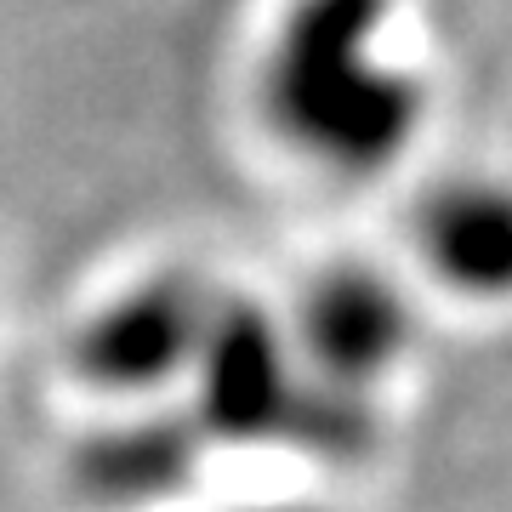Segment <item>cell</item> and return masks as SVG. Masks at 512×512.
Segmentation results:
<instances>
[{
  "label": "cell",
  "instance_id": "obj_3",
  "mask_svg": "<svg viewBox=\"0 0 512 512\" xmlns=\"http://www.w3.org/2000/svg\"><path fill=\"white\" fill-rule=\"evenodd\" d=\"M279 325L313 393H325L330 404H348L359 416L370 410L376 387L393 382L416 348L410 296L399 279L370 262L319 268L302 285L291 319Z\"/></svg>",
  "mask_w": 512,
  "mask_h": 512
},
{
  "label": "cell",
  "instance_id": "obj_6",
  "mask_svg": "<svg viewBox=\"0 0 512 512\" xmlns=\"http://www.w3.org/2000/svg\"><path fill=\"white\" fill-rule=\"evenodd\" d=\"M245 512H330V507H308V501H279V507H245Z\"/></svg>",
  "mask_w": 512,
  "mask_h": 512
},
{
  "label": "cell",
  "instance_id": "obj_5",
  "mask_svg": "<svg viewBox=\"0 0 512 512\" xmlns=\"http://www.w3.org/2000/svg\"><path fill=\"white\" fill-rule=\"evenodd\" d=\"M194 450H200V433L183 427V421H126L103 439L86 444L80 456V478L86 490L103 495V501H154V495L177 490L194 467Z\"/></svg>",
  "mask_w": 512,
  "mask_h": 512
},
{
  "label": "cell",
  "instance_id": "obj_4",
  "mask_svg": "<svg viewBox=\"0 0 512 512\" xmlns=\"http://www.w3.org/2000/svg\"><path fill=\"white\" fill-rule=\"evenodd\" d=\"M416 268L433 291L467 308L512 302V183L507 177H450L416 205Z\"/></svg>",
  "mask_w": 512,
  "mask_h": 512
},
{
  "label": "cell",
  "instance_id": "obj_2",
  "mask_svg": "<svg viewBox=\"0 0 512 512\" xmlns=\"http://www.w3.org/2000/svg\"><path fill=\"white\" fill-rule=\"evenodd\" d=\"M222 302L228 296L188 268H160L137 285H120L74 325L69 370L92 393L126 404L188 393Z\"/></svg>",
  "mask_w": 512,
  "mask_h": 512
},
{
  "label": "cell",
  "instance_id": "obj_1",
  "mask_svg": "<svg viewBox=\"0 0 512 512\" xmlns=\"http://www.w3.org/2000/svg\"><path fill=\"white\" fill-rule=\"evenodd\" d=\"M393 0H291L256 69L262 126L336 183H376L416 148L427 86L382 52Z\"/></svg>",
  "mask_w": 512,
  "mask_h": 512
}]
</instances>
